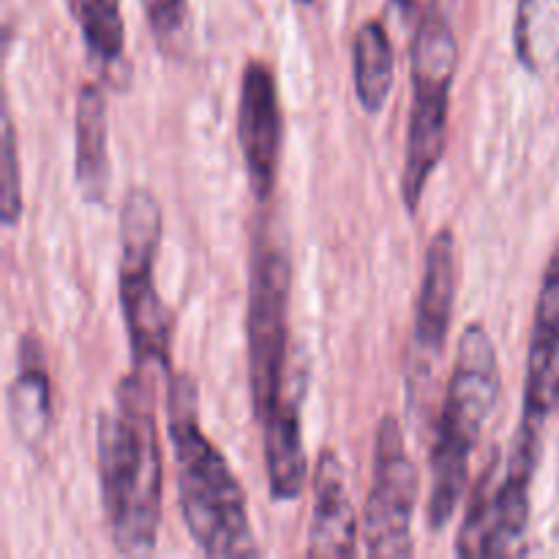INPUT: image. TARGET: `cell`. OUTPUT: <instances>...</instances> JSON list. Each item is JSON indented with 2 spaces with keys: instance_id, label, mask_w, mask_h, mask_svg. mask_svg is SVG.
<instances>
[{
  "instance_id": "6da1fadb",
  "label": "cell",
  "mask_w": 559,
  "mask_h": 559,
  "mask_svg": "<svg viewBox=\"0 0 559 559\" xmlns=\"http://www.w3.org/2000/svg\"><path fill=\"white\" fill-rule=\"evenodd\" d=\"M156 377L134 369L98 418V480L115 549L153 555L162 527L164 467L156 429Z\"/></svg>"
},
{
  "instance_id": "7a4b0ae2",
  "label": "cell",
  "mask_w": 559,
  "mask_h": 559,
  "mask_svg": "<svg viewBox=\"0 0 559 559\" xmlns=\"http://www.w3.org/2000/svg\"><path fill=\"white\" fill-rule=\"evenodd\" d=\"M200 393L189 374L169 377L167 418L178 467V502L191 540L207 557H257L249 508L224 453L202 435Z\"/></svg>"
},
{
  "instance_id": "3957f363",
  "label": "cell",
  "mask_w": 559,
  "mask_h": 559,
  "mask_svg": "<svg viewBox=\"0 0 559 559\" xmlns=\"http://www.w3.org/2000/svg\"><path fill=\"white\" fill-rule=\"evenodd\" d=\"M500 396V366L489 331L478 322L459 338L456 366L448 382L445 402L431 448L429 527L445 530L456 513L469 475V462Z\"/></svg>"
},
{
  "instance_id": "277c9868",
  "label": "cell",
  "mask_w": 559,
  "mask_h": 559,
  "mask_svg": "<svg viewBox=\"0 0 559 559\" xmlns=\"http://www.w3.org/2000/svg\"><path fill=\"white\" fill-rule=\"evenodd\" d=\"M456 66L459 47L453 25L442 9V0H431L413 41V115L402 169V197L409 213H418L426 183L445 153L448 107Z\"/></svg>"
},
{
  "instance_id": "5b68a950",
  "label": "cell",
  "mask_w": 559,
  "mask_h": 559,
  "mask_svg": "<svg viewBox=\"0 0 559 559\" xmlns=\"http://www.w3.org/2000/svg\"><path fill=\"white\" fill-rule=\"evenodd\" d=\"M162 207L147 189H131L120 207V309L129 331L134 369L169 371L173 360V317L156 289Z\"/></svg>"
},
{
  "instance_id": "8992f818",
  "label": "cell",
  "mask_w": 559,
  "mask_h": 559,
  "mask_svg": "<svg viewBox=\"0 0 559 559\" xmlns=\"http://www.w3.org/2000/svg\"><path fill=\"white\" fill-rule=\"evenodd\" d=\"M289 293L293 267L287 251H257L249 289V380L257 420L304 402V374L289 371Z\"/></svg>"
},
{
  "instance_id": "52a82bcc",
  "label": "cell",
  "mask_w": 559,
  "mask_h": 559,
  "mask_svg": "<svg viewBox=\"0 0 559 559\" xmlns=\"http://www.w3.org/2000/svg\"><path fill=\"white\" fill-rule=\"evenodd\" d=\"M540 448H544V426L522 420L506 464H491L475 486L473 502L459 530L456 555L508 557L522 551Z\"/></svg>"
},
{
  "instance_id": "ba28073f",
  "label": "cell",
  "mask_w": 559,
  "mask_h": 559,
  "mask_svg": "<svg viewBox=\"0 0 559 559\" xmlns=\"http://www.w3.org/2000/svg\"><path fill=\"white\" fill-rule=\"evenodd\" d=\"M418 502V469L407 453L404 431L393 415L380 420L374 440V473L366 500L364 540L371 557H409Z\"/></svg>"
},
{
  "instance_id": "9c48e42d",
  "label": "cell",
  "mask_w": 559,
  "mask_h": 559,
  "mask_svg": "<svg viewBox=\"0 0 559 559\" xmlns=\"http://www.w3.org/2000/svg\"><path fill=\"white\" fill-rule=\"evenodd\" d=\"M282 104L276 76L262 60H249L240 76L238 142L251 191L260 202L273 194L282 162Z\"/></svg>"
},
{
  "instance_id": "30bf717a",
  "label": "cell",
  "mask_w": 559,
  "mask_h": 559,
  "mask_svg": "<svg viewBox=\"0 0 559 559\" xmlns=\"http://www.w3.org/2000/svg\"><path fill=\"white\" fill-rule=\"evenodd\" d=\"M459 271H456V240L451 229L435 235L426 251L424 282H420L418 306H415L413 331V374L415 380L431 377L445 349L448 331L453 320V300H456Z\"/></svg>"
},
{
  "instance_id": "8fae6325",
  "label": "cell",
  "mask_w": 559,
  "mask_h": 559,
  "mask_svg": "<svg viewBox=\"0 0 559 559\" xmlns=\"http://www.w3.org/2000/svg\"><path fill=\"white\" fill-rule=\"evenodd\" d=\"M559 409V246L546 265L524 374V424L546 426Z\"/></svg>"
},
{
  "instance_id": "7c38bea8",
  "label": "cell",
  "mask_w": 559,
  "mask_h": 559,
  "mask_svg": "<svg viewBox=\"0 0 559 559\" xmlns=\"http://www.w3.org/2000/svg\"><path fill=\"white\" fill-rule=\"evenodd\" d=\"M358 524L349 500L347 473L333 451H322L314 473V513L309 524V557L358 555Z\"/></svg>"
},
{
  "instance_id": "4fadbf2b",
  "label": "cell",
  "mask_w": 559,
  "mask_h": 559,
  "mask_svg": "<svg viewBox=\"0 0 559 559\" xmlns=\"http://www.w3.org/2000/svg\"><path fill=\"white\" fill-rule=\"evenodd\" d=\"M74 142L76 183H80L82 200L91 205H102L109 189L107 98L96 82H85L76 96Z\"/></svg>"
},
{
  "instance_id": "5bb4252c",
  "label": "cell",
  "mask_w": 559,
  "mask_h": 559,
  "mask_svg": "<svg viewBox=\"0 0 559 559\" xmlns=\"http://www.w3.org/2000/svg\"><path fill=\"white\" fill-rule=\"evenodd\" d=\"M11 418L16 435L25 442H38L49 426V374L47 360L36 338H20L16 349V380L11 385Z\"/></svg>"
},
{
  "instance_id": "9a60e30c",
  "label": "cell",
  "mask_w": 559,
  "mask_h": 559,
  "mask_svg": "<svg viewBox=\"0 0 559 559\" xmlns=\"http://www.w3.org/2000/svg\"><path fill=\"white\" fill-rule=\"evenodd\" d=\"M393 74H396V60H393L391 36L382 22H364L353 38V76L360 107L369 115L382 112L388 104Z\"/></svg>"
},
{
  "instance_id": "2e32d148",
  "label": "cell",
  "mask_w": 559,
  "mask_h": 559,
  "mask_svg": "<svg viewBox=\"0 0 559 559\" xmlns=\"http://www.w3.org/2000/svg\"><path fill=\"white\" fill-rule=\"evenodd\" d=\"M74 22L80 25L87 52L109 71L126 58V27L120 0H69Z\"/></svg>"
},
{
  "instance_id": "e0dca14e",
  "label": "cell",
  "mask_w": 559,
  "mask_h": 559,
  "mask_svg": "<svg viewBox=\"0 0 559 559\" xmlns=\"http://www.w3.org/2000/svg\"><path fill=\"white\" fill-rule=\"evenodd\" d=\"M513 41L519 60L533 74L559 58V0H519Z\"/></svg>"
},
{
  "instance_id": "ac0fdd59",
  "label": "cell",
  "mask_w": 559,
  "mask_h": 559,
  "mask_svg": "<svg viewBox=\"0 0 559 559\" xmlns=\"http://www.w3.org/2000/svg\"><path fill=\"white\" fill-rule=\"evenodd\" d=\"M145 11L162 55L169 60H183L191 49L189 0H145Z\"/></svg>"
},
{
  "instance_id": "d6986e66",
  "label": "cell",
  "mask_w": 559,
  "mask_h": 559,
  "mask_svg": "<svg viewBox=\"0 0 559 559\" xmlns=\"http://www.w3.org/2000/svg\"><path fill=\"white\" fill-rule=\"evenodd\" d=\"M0 216L5 227H14L22 216V175H20V156H16V134L14 120L5 112L3 118V173H0Z\"/></svg>"
},
{
  "instance_id": "ffe728a7",
  "label": "cell",
  "mask_w": 559,
  "mask_h": 559,
  "mask_svg": "<svg viewBox=\"0 0 559 559\" xmlns=\"http://www.w3.org/2000/svg\"><path fill=\"white\" fill-rule=\"evenodd\" d=\"M295 3H300V5H309V3H314V0H295Z\"/></svg>"
}]
</instances>
